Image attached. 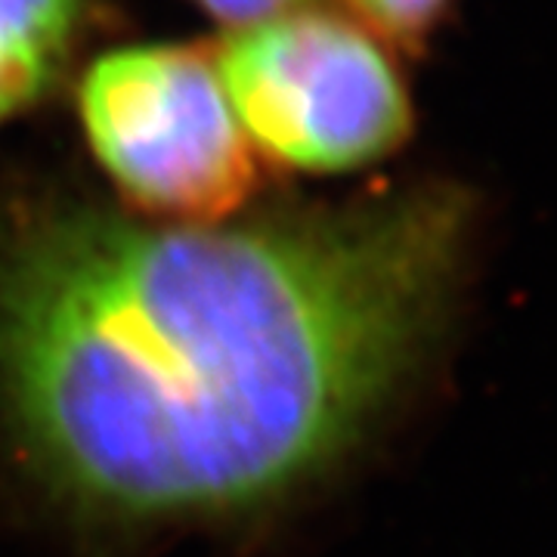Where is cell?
<instances>
[{"mask_svg": "<svg viewBox=\"0 0 557 557\" xmlns=\"http://www.w3.org/2000/svg\"><path fill=\"white\" fill-rule=\"evenodd\" d=\"M465 236V199L440 186L236 226L20 211L0 226L13 437L84 518L260 508L381 416L431 344Z\"/></svg>", "mask_w": 557, "mask_h": 557, "instance_id": "6da1fadb", "label": "cell"}, {"mask_svg": "<svg viewBox=\"0 0 557 557\" xmlns=\"http://www.w3.org/2000/svg\"><path fill=\"white\" fill-rule=\"evenodd\" d=\"M214 69L248 146L282 168H366L412 127L397 65L366 28L335 13L292 10L236 28Z\"/></svg>", "mask_w": 557, "mask_h": 557, "instance_id": "7a4b0ae2", "label": "cell"}, {"mask_svg": "<svg viewBox=\"0 0 557 557\" xmlns=\"http://www.w3.org/2000/svg\"><path fill=\"white\" fill-rule=\"evenodd\" d=\"M78 112L97 161L146 214L218 223L255 186L251 146L211 53L174 44L112 50L84 72Z\"/></svg>", "mask_w": 557, "mask_h": 557, "instance_id": "3957f363", "label": "cell"}, {"mask_svg": "<svg viewBox=\"0 0 557 557\" xmlns=\"http://www.w3.org/2000/svg\"><path fill=\"white\" fill-rule=\"evenodd\" d=\"M84 0H0V121L38 100L60 75Z\"/></svg>", "mask_w": 557, "mask_h": 557, "instance_id": "277c9868", "label": "cell"}, {"mask_svg": "<svg viewBox=\"0 0 557 557\" xmlns=\"http://www.w3.org/2000/svg\"><path fill=\"white\" fill-rule=\"evenodd\" d=\"M375 35L399 47H421L443 20L449 0H347Z\"/></svg>", "mask_w": 557, "mask_h": 557, "instance_id": "5b68a950", "label": "cell"}, {"mask_svg": "<svg viewBox=\"0 0 557 557\" xmlns=\"http://www.w3.org/2000/svg\"><path fill=\"white\" fill-rule=\"evenodd\" d=\"M196 3L208 16H214L236 32V28L258 25V22L292 13V10H304L307 0H196Z\"/></svg>", "mask_w": 557, "mask_h": 557, "instance_id": "8992f818", "label": "cell"}]
</instances>
